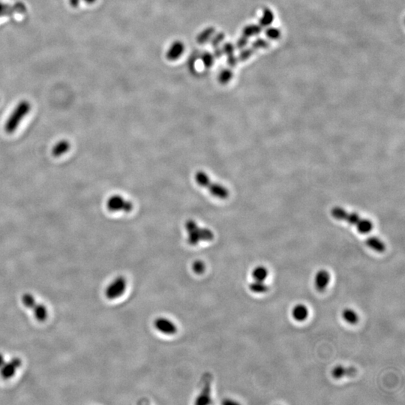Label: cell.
<instances>
[{"instance_id": "6", "label": "cell", "mask_w": 405, "mask_h": 405, "mask_svg": "<svg viewBox=\"0 0 405 405\" xmlns=\"http://www.w3.org/2000/svg\"><path fill=\"white\" fill-rule=\"evenodd\" d=\"M21 365L22 360L18 357L6 360L4 355L0 354V376L5 380L12 378Z\"/></svg>"}, {"instance_id": "35", "label": "cell", "mask_w": 405, "mask_h": 405, "mask_svg": "<svg viewBox=\"0 0 405 405\" xmlns=\"http://www.w3.org/2000/svg\"><path fill=\"white\" fill-rule=\"evenodd\" d=\"M80 0H70V3L72 6L77 7L79 4Z\"/></svg>"}, {"instance_id": "5", "label": "cell", "mask_w": 405, "mask_h": 405, "mask_svg": "<svg viewBox=\"0 0 405 405\" xmlns=\"http://www.w3.org/2000/svg\"><path fill=\"white\" fill-rule=\"evenodd\" d=\"M30 108L31 107L28 101H24L19 103L5 123V132L8 134L13 133L18 127L20 121L30 112Z\"/></svg>"}, {"instance_id": "19", "label": "cell", "mask_w": 405, "mask_h": 405, "mask_svg": "<svg viewBox=\"0 0 405 405\" xmlns=\"http://www.w3.org/2000/svg\"><path fill=\"white\" fill-rule=\"evenodd\" d=\"M249 290L255 294H265L270 290V287L264 281H254L249 286Z\"/></svg>"}, {"instance_id": "29", "label": "cell", "mask_w": 405, "mask_h": 405, "mask_svg": "<svg viewBox=\"0 0 405 405\" xmlns=\"http://www.w3.org/2000/svg\"><path fill=\"white\" fill-rule=\"evenodd\" d=\"M235 46L233 44L226 43L222 46V50L223 52V54L230 56V55L233 54L235 51Z\"/></svg>"}, {"instance_id": "20", "label": "cell", "mask_w": 405, "mask_h": 405, "mask_svg": "<svg viewBox=\"0 0 405 405\" xmlns=\"http://www.w3.org/2000/svg\"><path fill=\"white\" fill-rule=\"evenodd\" d=\"M252 277L255 281H264L269 275L268 270L263 266L255 267L252 271Z\"/></svg>"}, {"instance_id": "2", "label": "cell", "mask_w": 405, "mask_h": 405, "mask_svg": "<svg viewBox=\"0 0 405 405\" xmlns=\"http://www.w3.org/2000/svg\"><path fill=\"white\" fill-rule=\"evenodd\" d=\"M187 242L189 245H197L200 242H210L214 239V233L211 230L199 226L194 220H188L185 223Z\"/></svg>"}, {"instance_id": "14", "label": "cell", "mask_w": 405, "mask_h": 405, "mask_svg": "<svg viewBox=\"0 0 405 405\" xmlns=\"http://www.w3.org/2000/svg\"><path fill=\"white\" fill-rule=\"evenodd\" d=\"M292 316L297 321H304L309 317V309L304 305H297L292 310Z\"/></svg>"}, {"instance_id": "21", "label": "cell", "mask_w": 405, "mask_h": 405, "mask_svg": "<svg viewBox=\"0 0 405 405\" xmlns=\"http://www.w3.org/2000/svg\"><path fill=\"white\" fill-rule=\"evenodd\" d=\"M216 33L215 29L213 27H207L205 30H203L201 33H199L197 37V42L199 44H205L211 40L213 35Z\"/></svg>"}, {"instance_id": "26", "label": "cell", "mask_w": 405, "mask_h": 405, "mask_svg": "<svg viewBox=\"0 0 405 405\" xmlns=\"http://www.w3.org/2000/svg\"><path fill=\"white\" fill-rule=\"evenodd\" d=\"M266 36L267 38L272 40H276L281 36V32L278 29L275 27H267V31H266Z\"/></svg>"}, {"instance_id": "3", "label": "cell", "mask_w": 405, "mask_h": 405, "mask_svg": "<svg viewBox=\"0 0 405 405\" xmlns=\"http://www.w3.org/2000/svg\"><path fill=\"white\" fill-rule=\"evenodd\" d=\"M195 180L200 186L206 188L215 197L225 200L229 197V191L227 188L220 183L213 181L206 173L198 171L195 174Z\"/></svg>"}, {"instance_id": "10", "label": "cell", "mask_w": 405, "mask_h": 405, "mask_svg": "<svg viewBox=\"0 0 405 405\" xmlns=\"http://www.w3.org/2000/svg\"><path fill=\"white\" fill-rule=\"evenodd\" d=\"M155 329L165 335H174L177 332V328L172 320L165 317H159L154 322Z\"/></svg>"}, {"instance_id": "4", "label": "cell", "mask_w": 405, "mask_h": 405, "mask_svg": "<svg viewBox=\"0 0 405 405\" xmlns=\"http://www.w3.org/2000/svg\"><path fill=\"white\" fill-rule=\"evenodd\" d=\"M22 303L27 309H30L34 314V317L38 321L44 322L48 317V309L47 306L39 303L33 294H24L22 296Z\"/></svg>"}, {"instance_id": "36", "label": "cell", "mask_w": 405, "mask_h": 405, "mask_svg": "<svg viewBox=\"0 0 405 405\" xmlns=\"http://www.w3.org/2000/svg\"><path fill=\"white\" fill-rule=\"evenodd\" d=\"M87 3L92 4L95 2V0H84Z\"/></svg>"}, {"instance_id": "13", "label": "cell", "mask_w": 405, "mask_h": 405, "mask_svg": "<svg viewBox=\"0 0 405 405\" xmlns=\"http://www.w3.org/2000/svg\"><path fill=\"white\" fill-rule=\"evenodd\" d=\"M357 368L352 366L336 365L332 370V376L335 379H341L345 377H353L357 374Z\"/></svg>"}, {"instance_id": "8", "label": "cell", "mask_w": 405, "mask_h": 405, "mask_svg": "<svg viewBox=\"0 0 405 405\" xmlns=\"http://www.w3.org/2000/svg\"><path fill=\"white\" fill-rule=\"evenodd\" d=\"M126 280L124 277L119 276L112 281L105 290V296L110 300H116L124 294L126 289Z\"/></svg>"}, {"instance_id": "12", "label": "cell", "mask_w": 405, "mask_h": 405, "mask_svg": "<svg viewBox=\"0 0 405 405\" xmlns=\"http://www.w3.org/2000/svg\"><path fill=\"white\" fill-rule=\"evenodd\" d=\"M184 50H185V45L182 42L180 41L174 42L168 48L166 54L167 58L169 60H177L183 54Z\"/></svg>"}, {"instance_id": "18", "label": "cell", "mask_w": 405, "mask_h": 405, "mask_svg": "<svg viewBox=\"0 0 405 405\" xmlns=\"http://www.w3.org/2000/svg\"><path fill=\"white\" fill-rule=\"evenodd\" d=\"M342 318L346 323L354 325L358 323L359 316L355 311L351 309H344L342 314Z\"/></svg>"}, {"instance_id": "25", "label": "cell", "mask_w": 405, "mask_h": 405, "mask_svg": "<svg viewBox=\"0 0 405 405\" xmlns=\"http://www.w3.org/2000/svg\"><path fill=\"white\" fill-rule=\"evenodd\" d=\"M200 58H201L202 62H203L204 66L207 67V68L211 67L214 64L215 59H216L213 53H209V52H204V53H202Z\"/></svg>"}, {"instance_id": "16", "label": "cell", "mask_w": 405, "mask_h": 405, "mask_svg": "<svg viewBox=\"0 0 405 405\" xmlns=\"http://www.w3.org/2000/svg\"><path fill=\"white\" fill-rule=\"evenodd\" d=\"M365 244H366L367 246L369 247L370 249L375 251V252H379V253L385 252V244L381 239L376 237V236H371V237L368 238L365 241Z\"/></svg>"}, {"instance_id": "24", "label": "cell", "mask_w": 405, "mask_h": 405, "mask_svg": "<svg viewBox=\"0 0 405 405\" xmlns=\"http://www.w3.org/2000/svg\"><path fill=\"white\" fill-rule=\"evenodd\" d=\"M233 72L230 69H224L219 73V78H218L219 82L222 84H228L233 78Z\"/></svg>"}, {"instance_id": "31", "label": "cell", "mask_w": 405, "mask_h": 405, "mask_svg": "<svg viewBox=\"0 0 405 405\" xmlns=\"http://www.w3.org/2000/svg\"><path fill=\"white\" fill-rule=\"evenodd\" d=\"M248 38L242 36V37L239 38L236 42V47L238 49H243L246 47L247 44H248Z\"/></svg>"}, {"instance_id": "27", "label": "cell", "mask_w": 405, "mask_h": 405, "mask_svg": "<svg viewBox=\"0 0 405 405\" xmlns=\"http://www.w3.org/2000/svg\"><path fill=\"white\" fill-rule=\"evenodd\" d=\"M225 38V36L223 33H215L213 37H212L211 40H210L211 41L212 46L214 48L215 47H219L222 42H223Z\"/></svg>"}, {"instance_id": "28", "label": "cell", "mask_w": 405, "mask_h": 405, "mask_svg": "<svg viewBox=\"0 0 405 405\" xmlns=\"http://www.w3.org/2000/svg\"><path fill=\"white\" fill-rule=\"evenodd\" d=\"M192 269L193 271H194L196 274H202L204 272V270H205V264H204V262H202V261H195V262L193 264Z\"/></svg>"}, {"instance_id": "22", "label": "cell", "mask_w": 405, "mask_h": 405, "mask_svg": "<svg viewBox=\"0 0 405 405\" xmlns=\"http://www.w3.org/2000/svg\"><path fill=\"white\" fill-rule=\"evenodd\" d=\"M274 19V15L272 11L270 9H266L264 11L262 17L260 20V26L263 27H269L270 24H272V20Z\"/></svg>"}, {"instance_id": "7", "label": "cell", "mask_w": 405, "mask_h": 405, "mask_svg": "<svg viewBox=\"0 0 405 405\" xmlns=\"http://www.w3.org/2000/svg\"><path fill=\"white\" fill-rule=\"evenodd\" d=\"M107 207L112 213H130L133 210V204L130 200L120 195H114L107 200Z\"/></svg>"}, {"instance_id": "23", "label": "cell", "mask_w": 405, "mask_h": 405, "mask_svg": "<svg viewBox=\"0 0 405 405\" xmlns=\"http://www.w3.org/2000/svg\"><path fill=\"white\" fill-rule=\"evenodd\" d=\"M261 32V26L249 25L246 26L242 30V36L249 38L255 35L259 34Z\"/></svg>"}, {"instance_id": "32", "label": "cell", "mask_w": 405, "mask_h": 405, "mask_svg": "<svg viewBox=\"0 0 405 405\" xmlns=\"http://www.w3.org/2000/svg\"><path fill=\"white\" fill-rule=\"evenodd\" d=\"M267 45H268V43L266 41L263 40V39H258V40H256L254 42L253 47L255 49L262 48V47H267Z\"/></svg>"}, {"instance_id": "17", "label": "cell", "mask_w": 405, "mask_h": 405, "mask_svg": "<svg viewBox=\"0 0 405 405\" xmlns=\"http://www.w3.org/2000/svg\"><path fill=\"white\" fill-rule=\"evenodd\" d=\"M70 143L68 140H62L58 142L52 149L53 156L59 157L68 152L70 149Z\"/></svg>"}, {"instance_id": "15", "label": "cell", "mask_w": 405, "mask_h": 405, "mask_svg": "<svg viewBox=\"0 0 405 405\" xmlns=\"http://www.w3.org/2000/svg\"><path fill=\"white\" fill-rule=\"evenodd\" d=\"M26 11L25 5L24 4H17L16 5H5L0 2V16L4 14H13V13H24Z\"/></svg>"}, {"instance_id": "33", "label": "cell", "mask_w": 405, "mask_h": 405, "mask_svg": "<svg viewBox=\"0 0 405 405\" xmlns=\"http://www.w3.org/2000/svg\"><path fill=\"white\" fill-rule=\"evenodd\" d=\"M227 63L230 66L233 67L237 64L238 62V57H236L234 56V54L230 55V56H227Z\"/></svg>"}, {"instance_id": "34", "label": "cell", "mask_w": 405, "mask_h": 405, "mask_svg": "<svg viewBox=\"0 0 405 405\" xmlns=\"http://www.w3.org/2000/svg\"><path fill=\"white\" fill-rule=\"evenodd\" d=\"M223 55V52H222V48L220 47H215V50L213 51V56H214L215 58H221Z\"/></svg>"}, {"instance_id": "9", "label": "cell", "mask_w": 405, "mask_h": 405, "mask_svg": "<svg viewBox=\"0 0 405 405\" xmlns=\"http://www.w3.org/2000/svg\"><path fill=\"white\" fill-rule=\"evenodd\" d=\"M212 376L210 374H204L203 377V388L198 397L197 398L195 404L197 405H209L211 403Z\"/></svg>"}, {"instance_id": "30", "label": "cell", "mask_w": 405, "mask_h": 405, "mask_svg": "<svg viewBox=\"0 0 405 405\" xmlns=\"http://www.w3.org/2000/svg\"><path fill=\"white\" fill-rule=\"evenodd\" d=\"M252 53H253V50L252 49H244L240 52L239 53V57L238 59H240V60L244 61L246 60L247 59H249L251 56H252Z\"/></svg>"}, {"instance_id": "1", "label": "cell", "mask_w": 405, "mask_h": 405, "mask_svg": "<svg viewBox=\"0 0 405 405\" xmlns=\"http://www.w3.org/2000/svg\"><path fill=\"white\" fill-rule=\"evenodd\" d=\"M331 215L337 220L345 221L351 225H355L360 233H370L373 229L372 222L366 219H362L355 213H348L342 207H335L331 210Z\"/></svg>"}, {"instance_id": "11", "label": "cell", "mask_w": 405, "mask_h": 405, "mask_svg": "<svg viewBox=\"0 0 405 405\" xmlns=\"http://www.w3.org/2000/svg\"><path fill=\"white\" fill-rule=\"evenodd\" d=\"M330 275L326 270H319L315 277V287L319 292H323L329 285Z\"/></svg>"}]
</instances>
